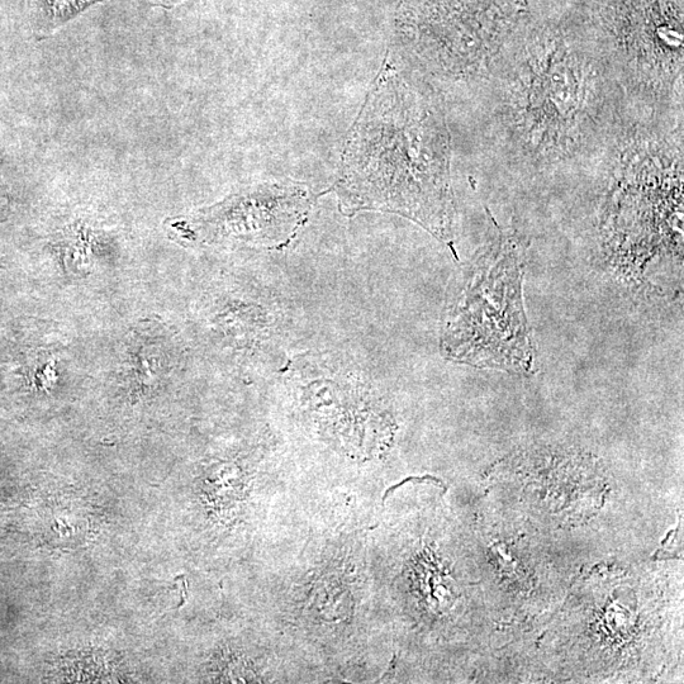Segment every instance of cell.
<instances>
[{"label": "cell", "mask_w": 684, "mask_h": 684, "mask_svg": "<svg viewBox=\"0 0 684 684\" xmlns=\"http://www.w3.org/2000/svg\"><path fill=\"white\" fill-rule=\"evenodd\" d=\"M159 2L173 3V2H178V0H159Z\"/></svg>", "instance_id": "obj_5"}, {"label": "cell", "mask_w": 684, "mask_h": 684, "mask_svg": "<svg viewBox=\"0 0 684 684\" xmlns=\"http://www.w3.org/2000/svg\"><path fill=\"white\" fill-rule=\"evenodd\" d=\"M94 2H98V0H47L51 11L52 21L55 23L68 21L74 14L82 11V9Z\"/></svg>", "instance_id": "obj_4"}, {"label": "cell", "mask_w": 684, "mask_h": 684, "mask_svg": "<svg viewBox=\"0 0 684 684\" xmlns=\"http://www.w3.org/2000/svg\"><path fill=\"white\" fill-rule=\"evenodd\" d=\"M335 192L344 215L396 213L455 254L450 139L443 112L389 59L350 132Z\"/></svg>", "instance_id": "obj_1"}, {"label": "cell", "mask_w": 684, "mask_h": 684, "mask_svg": "<svg viewBox=\"0 0 684 684\" xmlns=\"http://www.w3.org/2000/svg\"><path fill=\"white\" fill-rule=\"evenodd\" d=\"M315 196L307 185H258L183 222L190 241L242 242L279 250L291 244L310 215Z\"/></svg>", "instance_id": "obj_3"}, {"label": "cell", "mask_w": 684, "mask_h": 684, "mask_svg": "<svg viewBox=\"0 0 684 684\" xmlns=\"http://www.w3.org/2000/svg\"><path fill=\"white\" fill-rule=\"evenodd\" d=\"M524 275L525 254L515 237L501 234L478 255L445 315L441 351L446 359L479 369L534 372Z\"/></svg>", "instance_id": "obj_2"}]
</instances>
